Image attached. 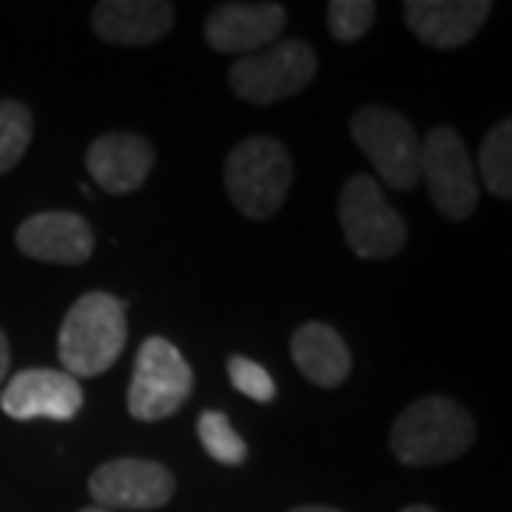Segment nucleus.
I'll return each mask as SVG.
<instances>
[{"label": "nucleus", "instance_id": "10", "mask_svg": "<svg viewBox=\"0 0 512 512\" xmlns=\"http://www.w3.org/2000/svg\"><path fill=\"white\" fill-rule=\"evenodd\" d=\"M83 407V387L63 370L29 367L0 393V410L15 421H72Z\"/></svg>", "mask_w": 512, "mask_h": 512}, {"label": "nucleus", "instance_id": "15", "mask_svg": "<svg viewBox=\"0 0 512 512\" xmlns=\"http://www.w3.org/2000/svg\"><path fill=\"white\" fill-rule=\"evenodd\" d=\"M174 26V6L165 0H100L92 12L94 35L114 46H148Z\"/></svg>", "mask_w": 512, "mask_h": 512}, {"label": "nucleus", "instance_id": "19", "mask_svg": "<svg viewBox=\"0 0 512 512\" xmlns=\"http://www.w3.org/2000/svg\"><path fill=\"white\" fill-rule=\"evenodd\" d=\"M35 120L18 100H0V174H9L32 143Z\"/></svg>", "mask_w": 512, "mask_h": 512}, {"label": "nucleus", "instance_id": "11", "mask_svg": "<svg viewBox=\"0 0 512 512\" xmlns=\"http://www.w3.org/2000/svg\"><path fill=\"white\" fill-rule=\"evenodd\" d=\"M285 29L279 3H220L205 20V40L222 55H254L274 46Z\"/></svg>", "mask_w": 512, "mask_h": 512}, {"label": "nucleus", "instance_id": "8", "mask_svg": "<svg viewBox=\"0 0 512 512\" xmlns=\"http://www.w3.org/2000/svg\"><path fill=\"white\" fill-rule=\"evenodd\" d=\"M419 174L427 180L430 200L441 217L464 222L478 208L476 168L470 151L453 128H430L427 140L421 143Z\"/></svg>", "mask_w": 512, "mask_h": 512}, {"label": "nucleus", "instance_id": "1", "mask_svg": "<svg viewBox=\"0 0 512 512\" xmlns=\"http://www.w3.org/2000/svg\"><path fill=\"white\" fill-rule=\"evenodd\" d=\"M126 342V305L106 291H89L74 302L60 325L57 359L72 379H92L120 359Z\"/></svg>", "mask_w": 512, "mask_h": 512}, {"label": "nucleus", "instance_id": "16", "mask_svg": "<svg viewBox=\"0 0 512 512\" xmlns=\"http://www.w3.org/2000/svg\"><path fill=\"white\" fill-rule=\"evenodd\" d=\"M291 356L299 373L319 387H339L353 367L348 342L325 322H305L293 330Z\"/></svg>", "mask_w": 512, "mask_h": 512}, {"label": "nucleus", "instance_id": "3", "mask_svg": "<svg viewBox=\"0 0 512 512\" xmlns=\"http://www.w3.org/2000/svg\"><path fill=\"white\" fill-rule=\"evenodd\" d=\"M293 163L274 137H248L225 160L228 197L248 220H268L288 200Z\"/></svg>", "mask_w": 512, "mask_h": 512}, {"label": "nucleus", "instance_id": "24", "mask_svg": "<svg viewBox=\"0 0 512 512\" xmlns=\"http://www.w3.org/2000/svg\"><path fill=\"white\" fill-rule=\"evenodd\" d=\"M402 512H436L433 507H427V504H410V507H404Z\"/></svg>", "mask_w": 512, "mask_h": 512}, {"label": "nucleus", "instance_id": "18", "mask_svg": "<svg viewBox=\"0 0 512 512\" xmlns=\"http://www.w3.org/2000/svg\"><path fill=\"white\" fill-rule=\"evenodd\" d=\"M197 436L205 453L225 467H239L248 458V444L234 430L231 419L220 410H205L197 419Z\"/></svg>", "mask_w": 512, "mask_h": 512}, {"label": "nucleus", "instance_id": "9", "mask_svg": "<svg viewBox=\"0 0 512 512\" xmlns=\"http://www.w3.org/2000/svg\"><path fill=\"white\" fill-rule=\"evenodd\" d=\"M94 507L103 510H160L177 493V478L160 461L114 458L89 478Z\"/></svg>", "mask_w": 512, "mask_h": 512}, {"label": "nucleus", "instance_id": "6", "mask_svg": "<svg viewBox=\"0 0 512 512\" xmlns=\"http://www.w3.org/2000/svg\"><path fill=\"white\" fill-rule=\"evenodd\" d=\"M350 137L390 188H416L421 180V143L416 128L399 111L384 106L359 109L350 120Z\"/></svg>", "mask_w": 512, "mask_h": 512}, {"label": "nucleus", "instance_id": "25", "mask_svg": "<svg viewBox=\"0 0 512 512\" xmlns=\"http://www.w3.org/2000/svg\"><path fill=\"white\" fill-rule=\"evenodd\" d=\"M80 512H111V510H103V507H86V510Z\"/></svg>", "mask_w": 512, "mask_h": 512}, {"label": "nucleus", "instance_id": "20", "mask_svg": "<svg viewBox=\"0 0 512 512\" xmlns=\"http://www.w3.org/2000/svg\"><path fill=\"white\" fill-rule=\"evenodd\" d=\"M376 18L373 0H333L328 6V29L339 43H353L365 37Z\"/></svg>", "mask_w": 512, "mask_h": 512}, {"label": "nucleus", "instance_id": "4", "mask_svg": "<svg viewBox=\"0 0 512 512\" xmlns=\"http://www.w3.org/2000/svg\"><path fill=\"white\" fill-rule=\"evenodd\" d=\"M319 60L305 40H276L274 46L239 57L228 72V86L239 100L271 106L311 86Z\"/></svg>", "mask_w": 512, "mask_h": 512}, {"label": "nucleus", "instance_id": "17", "mask_svg": "<svg viewBox=\"0 0 512 512\" xmlns=\"http://www.w3.org/2000/svg\"><path fill=\"white\" fill-rule=\"evenodd\" d=\"M478 171L481 180L498 200L512 197V123H495L478 148Z\"/></svg>", "mask_w": 512, "mask_h": 512}, {"label": "nucleus", "instance_id": "23", "mask_svg": "<svg viewBox=\"0 0 512 512\" xmlns=\"http://www.w3.org/2000/svg\"><path fill=\"white\" fill-rule=\"evenodd\" d=\"M288 512H342V510H333V507H322V504H305V507H293Z\"/></svg>", "mask_w": 512, "mask_h": 512}, {"label": "nucleus", "instance_id": "22", "mask_svg": "<svg viewBox=\"0 0 512 512\" xmlns=\"http://www.w3.org/2000/svg\"><path fill=\"white\" fill-rule=\"evenodd\" d=\"M9 359H12V353H9V339H6V333L0 330V384H3L6 373H9Z\"/></svg>", "mask_w": 512, "mask_h": 512}, {"label": "nucleus", "instance_id": "13", "mask_svg": "<svg viewBox=\"0 0 512 512\" xmlns=\"http://www.w3.org/2000/svg\"><path fill=\"white\" fill-rule=\"evenodd\" d=\"M86 168L92 180L114 197H126L146 183L154 171V148L143 134L109 131L86 148Z\"/></svg>", "mask_w": 512, "mask_h": 512}, {"label": "nucleus", "instance_id": "5", "mask_svg": "<svg viewBox=\"0 0 512 512\" xmlns=\"http://www.w3.org/2000/svg\"><path fill=\"white\" fill-rule=\"evenodd\" d=\"M194 390V370L174 342L148 336L137 350L134 376L128 384V413L137 421L174 416Z\"/></svg>", "mask_w": 512, "mask_h": 512}, {"label": "nucleus", "instance_id": "14", "mask_svg": "<svg viewBox=\"0 0 512 512\" xmlns=\"http://www.w3.org/2000/svg\"><path fill=\"white\" fill-rule=\"evenodd\" d=\"M410 32L424 46L458 49L470 43L490 18V0H407L402 6Z\"/></svg>", "mask_w": 512, "mask_h": 512}, {"label": "nucleus", "instance_id": "21", "mask_svg": "<svg viewBox=\"0 0 512 512\" xmlns=\"http://www.w3.org/2000/svg\"><path fill=\"white\" fill-rule=\"evenodd\" d=\"M228 376H231V382L239 393H245L254 402L268 404L276 399L274 376L248 356H231L228 359Z\"/></svg>", "mask_w": 512, "mask_h": 512}, {"label": "nucleus", "instance_id": "2", "mask_svg": "<svg viewBox=\"0 0 512 512\" xmlns=\"http://www.w3.org/2000/svg\"><path fill=\"white\" fill-rule=\"evenodd\" d=\"M476 441L473 416L447 396H424L404 407L390 430V450L407 467H436L464 456Z\"/></svg>", "mask_w": 512, "mask_h": 512}, {"label": "nucleus", "instance_id": "7", "mask_svg": "<svg viewBox=\"0 0 512 512\" xmlns=\"http://www.w3.org/2000/svg\"><path fill=\"white\" fill-rule=\"evenodd\" d=\"M339 222L350 251L362 259L396 256L407 242V225L387 205L379 183L370 174L350 177L339 197Z\"/></svg>", "mask_w": 512, "mask_h": 512}, {"label": "nucleus", "instance_id": "12", "mask_svg": "<svg viewBox=\"0 0 512 512\" xmlns=\"http://www.w3.org/2000/svg\"><path fill=\"white\" fill-rule=\"evenodd\" d=\"M15 245L23 256L52 265H83L94 254L92 225L72 211H40L20 222Z\"/></svg>", "mask_w": 512, "mask_h": 512}]
</instances>
